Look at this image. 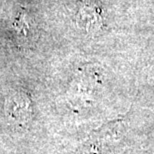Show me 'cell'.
<instances>
[{"mask_svg":"<svg viewBox=\"0 0 154 154\" xmlns=\"http://www.w3.org/2000/svg\"><path fill=\"white\" fill-rule=\"evenodd\" d=\"M9 116L14 119H25L29 111V102L22 95H15L7 103Z\"/></svg>","mask_w":154,"mask_h":154,"instance_id":"1","label":"cell"}]
</instances>
